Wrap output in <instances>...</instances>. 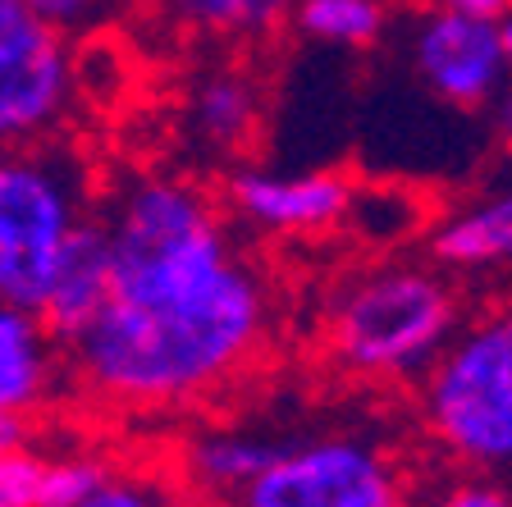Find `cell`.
<instances>
[{
    "label": "cell",
    "instance_id": "obj_17",
    "mask_svg": "<svg viewBox=\"0 0 512 507\" xmlns=\"http://www.w3.org/2000/svg\"><path fill=\"white\" fill-rule=\"evenodd\" d=\"M46 457L28 444L0 453V507H46Z\"/></svg>",
    "mask_w": 512,
    "mask_h": 507
},
{
    "label": "cell",
    "instance_id": "obj_11",
    "mask_svg": "<svg viewBox=\"0 0 512 507\" xmlns=\"http://www.w3.org/2000/svg\"><path fill=\"white\" fill-rule=\"evenodd\" d=\"M256 119H261V92L243 69L224 64V69H211L192 83L188 133L202 151L229 156V151L247 147V138L256 133Z\"/></svg>",
    "mask_w": 512,
    "mask_h": 507
},
{
    "label": "cell",
    "instance_id": "obj_21",
    "mask_svg": "<svg viewBox=\"0 0 512 507\" xmlns=\"http://www.w3.org/2000/svg\"><path fill=\"white\" fill-rule=\"evenodd\" d=\"M499 37H503V60H508V83H503L499 101H494V115H499V133L512 142V10L499 19Z\"/></svg>",
    "mask_w": 512,
    "mask_h": 507
},
{
    "label": "cell",
    "instance_id": "obj_16",
    "mask_svg": "<svg viewBox=\"0 0 512 507\" xmlns=\"http://www.w3.org/2000/svg\"><path fill=\"white\" fill-rule=\"evenodd\" d=\"M106 476L110 462H101L96 453L46 457V507H78Z\"/></svg>",
    "mask_w": 512,
    "mask_h": 507
},
{
    "label": "cell",
    "instance_id": "obj_23",
    "mask_svg": "<svg viewBox=\"0 0 512 507\" xmlns=\"http://www.w3.org/2000/svg\"><path fill=\"white\" fill-rule=\"evenodd\" d=\"M19 444H28V421L0 416V453H5V448H19Z\"/></svg>",
    "mask_w": 512,
    "mask_h": 507
},
{
    "label": "cell",
    "instance_id": "obj_3",
    "mask_svg": "<svg viewBox=\"0 0 512 507\" xmlns=\"http://www.w3.org/2000/svg\"><path fill=\"white\" fill-rule=\"evenodd\" d=\"M87 215V174L74 151L0 147V302L37 316L55 261Z\"/></svg>",
    "mask_w": 512,
    "mask_h": 507
},
{
    "label": "cell",
    "instance_id": "obj_10",
    "mask_svg": "<svg viewBox=\"0 0 512 507\" xmlns=\"http://www.w3.org/2000/svg\"><path fill=\"white\" fill-rule=\"evenodd\" d=\"M64 348L32 311L0 302V416L28 421L60 384Z\"/></svg>",
    "mask_w": 512,
    "mask_h": 507
},
{
    "label": "cell",
    "instance_id": "obj_2",
    "mask_svg": "<svg viewBox=\"0 0 512 507\" xmlns=\"http://www.w3.org/2000/svg\"><path fill=\"white\" fill-rule=\"evenodd\" d=\"M458 334V297L426 265H380L357 275L330 311V348L352 375L412 380Z\"/></svg>",
    "mask_w": 512,
    "mask_h": 507
},
{
    "label": "cell",
    "instance_id": "obj_20",
    "mask_svg": "<svg viewBox=\"0 0 512 507\" xmlns=\"http://www.w3.org/2000/svg\"><path fill=\"white\" fill-rule=\"evenodd\" d=\"M32 14H42L46 23H55V28H78V23H87L96 10H101V0H23Z\"/></svg>",
    "mask_w": 512,
    "mask_h": 507
},
{
    "label": "cell",
    "instance_id": "obj_19",
    "mask_svg": "<svg viewBox=\"0 0 512 507\" xmlns=\"http://www.w3.org/2000/svg\"><path fill=\"white\" fill-rule=\"evenodd\" d=\"M430 507H512V498L490 480H462V485L444 489Z\"/></svg>",
    "mask_w": 512,
    "mask_h": 507
},
{
    "label": "cell",
    "instance_id": "obj_13",
    "mask_svg": "<svg viewBox=\"0 0 512 507\" xmlns=\"http://www.w3.org/2000/svg\"><path fill=\"white\" fill-rule=\"evenodd\" d=\"M435 256L458 270L512 265V188L448 215L435 229Z\"/></svg>",
    "mask_w": 512,
    "mask_h": 507
},
{
    "label": "cell",
    "instance_id": "obj_12",
    "mask_svg": "<svg viewBox=\"0 0 512 507\" xmlns=\"http://www.w3.org/2000/svg\"><path fill=\"white\" fill-rule=\"evenodd\" d=\"M279 439L261 430H211L197 434L188 444V485L206 498H229L247 485L252 476H261L279 453Z\"/></svg>",
    "mask_w": 512,
    "mask_h": 507
},
{
    "label": "cell",
    "instance_id": "obj_7",
    "mask_svg": "<svg viewBox=\"0 0 512 507\" xmlns=\"http://www.w3.org/2000/svg\"><path fill=\"white\" fill-rule=\"evenodd\" d=\"M412 69L453 110H485L508 83L499 23L426 10L412 32Z\"/></svg>",
    "mask_w": 512,
    "mask_h": 507
},
{
    "label": "cell",
    "instance_id": "obj_4",
    "mask_svg": "<svg viewBox=\"0 0 512 507\" xmlns=\"http://www.w3.org/2000/svg\"><path fill=\"white\" fill-rule=\"evenodd\" d=\"M421 412L453 462L512 471V307L448 338L426 370Z\"/></svg>",
    "mask_w": 512,
    "mask_h": 507
},
{
    "label": "cell",
    "instance_id": "obj_14",
    "mask_svg": "<svg viewBox=\"0 0 512 507\" xmlns=\"http://www.w3.org/2000/svg\"><path fill=\"white\" fill-rule=\"evenodd\" d=\"M165 14L192 37L211 42H252L293 14L298 0H160Z\"/></svg>",
    "mask_w": 512,
    "mask_h": 507
},
{
    "label": "cell",
    "instance_id": "obj_15",
    "mask_svg": "<svg viewBox=\"0 0 512 507\" xmlns=\"http://www.w3.org/2000/svg\"><path fill=\"white\" fill-rule=\"evenodd\" d=\"M293 23L320 46H371L384 32L380 0H298Z\"/></svg>",
    "mask_w": 512,
    "mask_h": 507
},
{
    "label": "cell",
    "instance_id": "obj_1",
    "mask_svg": "<svg viewBox=\"0 0 512 507\" xmlns=\"http://www.w3.org/2000/svg\"><path fill=\"white\" fill-rule=\"evenodd\" d=\"M110 288L64 357L110 407L160 412L220 389L270 329V288L197 183L142 174L101 211Z\"/></svg>",
    "mask_w": 512,
    "mask_h": 507
},
{
    "label": "cell",
    "instance_id": "obj_8",
    "mask_svg": "<svg viewBox=\"0 0 512 507\" xmlns=\"http://www.w3.org/2000/svg\"><path fill=\"white\" fill-rule=\"evenodd\" d=\"M352 188L334 169H238L229 201L247 224L279 238H311L339 229L352 211Z\"/></svg>",
    "mask_w": 512,
    "mask_h": 507
},
{
    "label": "cell",
    "instance_id": "obj_5",
    "mask_svg": "<svg viewBox=\"0 0 512 507\" xmlns=\"http://www.w3.org/2000/svg\"><path fill=\"white\" fill-rule=\"evenodd\" d=\"M229 507H407L403 471L366 434H316L284 444Z\"/></svg>",
    "mask_w": 512,
    "mask_h": 507
},
{
    "label": "cell",
    "instance_id": "obj_6",
    "mask_svg": "<svg viewBox=\"0 0 512 507\" xmlns=\"http://www.w3.org/2000/svg\"><path fill=\"white\" fill-rule=\"evenodd\" d=\"M78 92V55L69 32L0 0V147L46 142Z\"/></svg>",
    "mask_w": 512,
    "mask_h": 507
},
{
    "label": "cell",
    "instance_id": "obj_22",
    "mask_svg": "<svg viewBox=\"0 0 512 507\" xmlns=\"http://www.w3.org/2000/svg\"><path fill=\"white\" fill-rule=\"evenodd\" d=\"M430 10H448V14H467V19H490L499 23L512 10V0H430Z\"/></svg>",
    "mask_w": 512,
    "mask_h": 507
},
{
    "label": "cell",
    "instance_id": "obj_9",
    "mask_svg": "<svg viewBox=\"0 0 512 507\" xmlns=\"http://www.w3.org/2000/svg\"><path fill=\"white\" fill-rule=\"evenodd\" d=\"M106 288H110V238H106L101 215L92 211L74 229V238H69V247L60 252V261H55V275L42 297V307H37V320H42L46 334L64 348L69 338H78L92 325V316L101 311V302H106Z\"/></svg>",
    "mask_w": 512,
    "mask_h": 507
},
{
    "label": "cell",
    "instance_id": "obj_18",
    "mask_svg": "<svg viewBox=\"0 0 512 507\" xmlns=\"http://www.w3.org/2000/svg\"><path fill=\"white\" fill-rule=\"evenodd\" d=\"M78 507H179V498L165 480L147 476V471H115L110 466V476Z\"/></svg>",
    "mask_w": 512,
    "mask_h": 507
}]
</instances>
